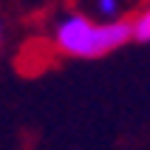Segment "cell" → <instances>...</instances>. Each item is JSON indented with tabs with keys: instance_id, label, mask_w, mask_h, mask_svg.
<instances>
[{
	"instance_id": "obj_4",
	"label": "cell",
	"mask_w": 150,
	"mask_h": 150,
	"mask_svg": "<svg viewBox=\"0 0 150 150\" xmlns=\"http://www.w3.org/2000/svg\"><path fill=\"white\" fill-rule=\"evenodd\" d=\"M0 45H3V25H0Z\"/></svg>"
},
{
	"instance_id": "obj_2",
	"label": "cell",
	"mask_w": 150,
	"mask_h": 150,
	"mask_svg": "<svg viewBox=\"0 0 150 150\" xmlns=\"http://www.w3.org/2000/svg\"><path fill=\"white\" fill-rule=\"evenodd\" d=\"M130 25H133V40L136 42H150V6L142 8L130 20Z\"/></svg>"
},
{
	"instance_id": "obj_1",
	"label": "cell",
	"mask_w": 150,
	"mask_h": 150,
	"mask_svg": "<svg viewBox=\"0 0 150 150\" xmlns=\"http://www.w3.org/2000/svg\"><path fill=\"white\" fill-rule=\"evenodd\" d=\"M133 37L130 20H110L105 25L91 23L82 14H71L57 25V48L68 57L96 59L122 48Z\"/></svg>"
},
{
	"instance_id": "obj_3",
	"label": "cell",
	"mask_w": 150,
	"mask_h": 150,
	"mask_svg": "<svg viewBox=\"0 0 150 150\" xmlns=\"http://www.w3.org/2000/svg\"><path fill=\"white\" fill-rule=\"evenodd\" d=\"M96 6H99V11H102V14H105V17H113V14H116V0H96Z\"/></svg>"
}]
</instances>
